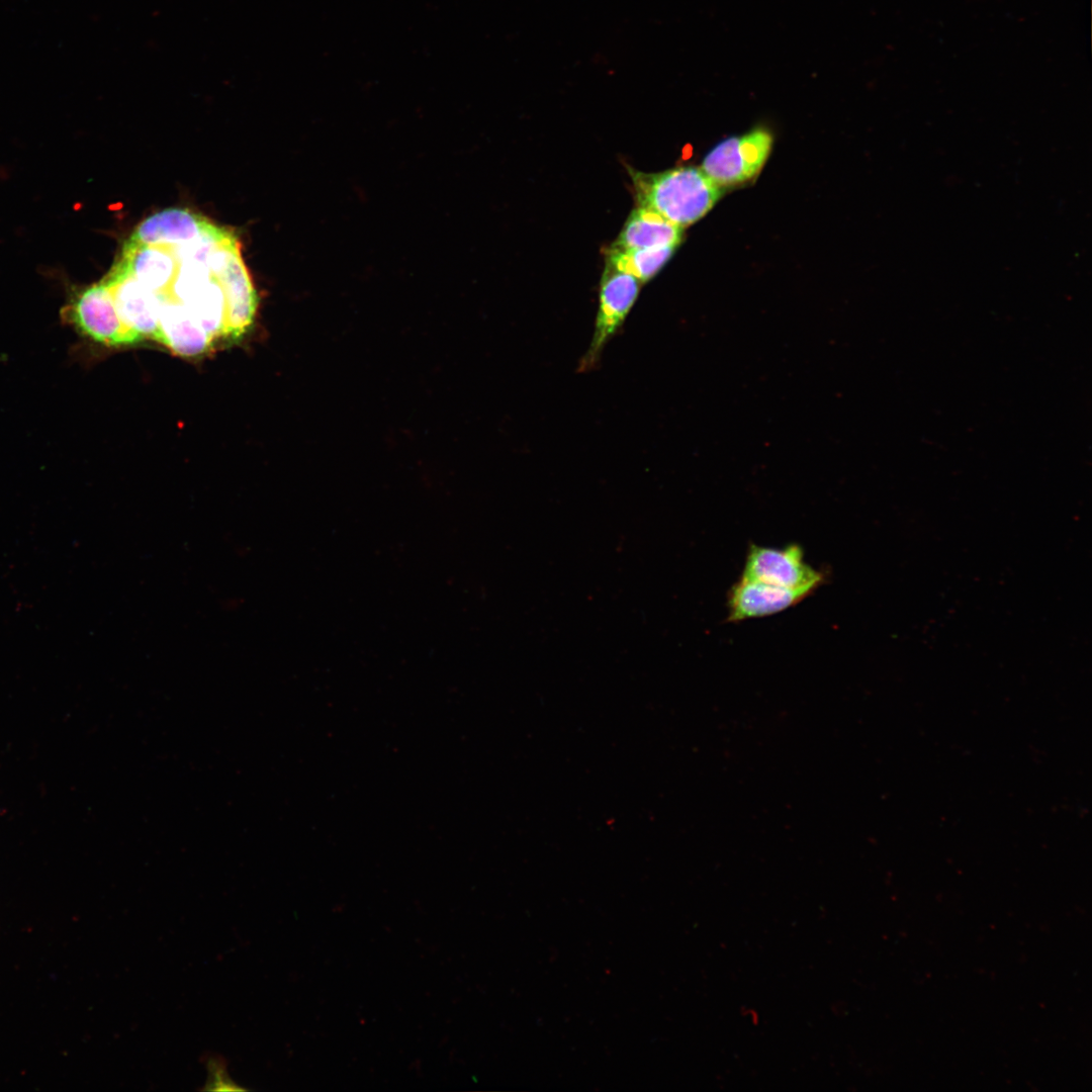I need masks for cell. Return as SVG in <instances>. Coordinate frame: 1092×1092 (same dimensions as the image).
<instances>
[{
    "instance_id": "8992f818",
    "label": "cell",
    "mask_w": 1092,
    "mask_h": 1092,
    "mask_svg": "<svg viewBox=\"0 0 1092 1092\" xmlns=\"http://www.w3.org/2000/svg\"><path fill=\"white\" fill-rule=\"evenodd\" d=\"M101 282L108 289L121 323L143 340L157 341L159 301L155 293L116 262Z\"/></svg>"
},
{
    "instance_id": "5b68a950",
    "label": "cell",
    "mask_w": 1092,
    "mask_h": 1092,
    "mask_svg": "<svg viewBox=\"0 0 1092 1092\" xmlns=\"http://www.w3.org/2000/svg\"><path fill=\"white\" fill-rule=\"evenodd\" d=\"M741 577L791 588L815 592L824 574L809 565L796 544L784 548L751 545Z\"/></svg>"
},
{
    "instance_id": "6da1fadb",
    "label": "cell",
    "mask_w": 1092,
    "mask_h": 1092,
    "mask_svg": "<svg viewBox=\"0 0 1092 1092\" xmlns=\"http://www.w3.org/2000/svg\"><path fill=\"white\" fill-rule=\"evenodd\" d=\"M638 206L688 226L704 216L722 195L701 168L677 167L658 173L630 170Z\"/></svg>"
},
{
    "instance_id": "52a82bcc",
    "label": "cell",
    "mask_w": 1092,
    "mask_h": 1092,
    "mask_svg": "<svg viewBox=\"0 0 1092 1092\" xmlns=\"http://www.w3.org/2000/svg\"><path fill=\"white\" fill-rule=\"evenodd\" d=\"M812 593L740 577L728 595V620L740 622L775 615L798 605Z\"/></svg>"
},
{
    "instance_id": "ba28073f",
    "label": "cell",
    "mask_w": 1092,
    "mask_h": 1092,
    "mask_svg": "<svg viewBox=\"0 0 1092 1092\" xmlns=\"http://www.w3.org/2000/svg\"><path fill=\"white\" fill-rule=\"evenodd\" d=\"M158 301L157 342L186 357L198 356L210 350L212 338L185 305L171 300Z\"/></svg>"
},
{
    "instance_id": "9c48e42d",
    "label": "cell",
    "mask_w": 1092,
    "mask_h": 1092,
    "mask_svg": "<svg viewBox=\"0 0 1092 1092\" xmlns=\"http://www.w3.org/2000/svg\"><path fill=\"white\" fill-rule=\"evenodd\" d=\"M681 236L682 228L650 209L638 206L631 212L618 239L610 249L624 251L677 247Z\"/></svg>"
},
{
    "instance_id": "277c9868",
    "label": "cell",
    "mask_w": 1092,
    "mask_h": 1092,
    "mask_svg": "<svg viewBox=\"0 0 1092 1092\" xmlns=\"http://www.w3.org/2000/svg\"><path fill=\"white\" fill-rule=\"evenodd\" d=\"M633 275L606 265L600 286L599 309L590 345L582 358V370L590 369L612 337L624 324L639 291Z\"/></svg>"
},
{
    "instance_id": "30bf717a",
    "label": "cell",
    "mask_w": 1092,
    "mask_h": 1092,
    "mask_svg": "<svg viewBox=\"0 0 1092 1092\" xmlns=\"http://www.w3.org/2000/svg\"><path fill=\"white\" fill-rule=\"evenodd\" d=\"M676 247L653 249L612 250L607 252V265L627 272L641 283L651 279L669 260Z\"/></svg>"
},
{
    "instance_id": "3957f363",
    "label": "cell",
    "mask_w": 1092,
    "mask_h": 1092,
    "mask_svg": "<svg viewBox=\"0 0 1092 1092\" xmlns=\"http://www.w3.org/2000/svg\"><path fill=\"white\" fill-rule=\"evenodd\" d=\"M771 145L770 133L763 129L729 138L708 153L701 169L720 187L740 184L758 173Z\"/></svg>"
},
{
    "instance_id": "7a4b0ae2",
    "label": "cell",
    "mask_w": 1092,
    "mask_h": 1092,
    "mask_svg": "<svg viewBox=\"0 0 1092 1092\" xmlns=\"http://www.w3.org/2000/svg\"><path fill=\"white\" fill-rule=\"evenodd\" d=\"M61 316L82 336L108 347L132 345L143 340L121 323L112 297L101 281L73 290Z\"/></svg>"
}]
</instances>
